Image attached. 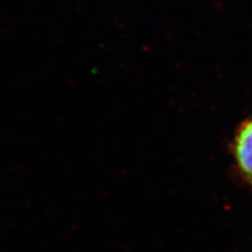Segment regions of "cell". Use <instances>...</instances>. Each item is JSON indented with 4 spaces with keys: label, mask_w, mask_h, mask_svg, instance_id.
<instances>
[{
    "label": "cell",
    "mask_w": 252,
    "mask_h": 252,
    "mask_svg": "<svg viewBox=\"0 0 252 252\" xmlns=\"http://www.w3.org/2000/svg\"><path fill=\"white\" fill-rule=\"evenodd\" d=\"M233 152L236 166L252 184V119L244 122L236 130Z\"/></svg>",
    "instance_id": "cell-1"
}]
</instances>
